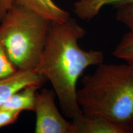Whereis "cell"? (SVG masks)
Returning a JSON list of instances; mask_svg holds the SVG:
<instances>
[{"mask_svg":"<svg viewBox=\"0 0 133 133\" xmlns=\"http://www.w3.org/2000/svg\"><path fill=\"white\" fill-rule=\"evenodd\" d=\"M86 34L76 19L63 22L50 21L46 44L34 71L52 84L65 115L72 119L83 114L77 101L76 83L88 67L104 61L102 51H85L78 44Z\"/></svg>","mask_w":133,"mask_h":133,"instance_id":"6da1fadb","label":"cell"},{"mask_svg":"<svg viewBox=\"0 0 133 133\" xmlns=\"http://www.w3.org/2000/svg\"><path fill=\"white\" fill-rule=\"evenodd\" d=\"M77 101L83 114H97L129 125L133 119V65H98L81 80Z\"/></svg>","mask_w":133,"mask_h":133,"instance_id":"7a4b0ae2","label":"cell"},{"mask_svg":"<svg viewBox=\"0 0 133 133\" xmlns=\"http://www.w3.org/2000/svg\"><path fill=\"white\" fill-rule=\"evenodd\" d=\"M50 21L13 5L0 23V44L18 70L34 71L40 61Z\"/></svg>","mask_w":133,"mask_h":133,"instance_id":"3957f363","label":"cell"},{"mask_svg":"<svg viewBox=\"0 0 133 133\" xmlns=\"http://www.w3.org/2000/svg\"><path fill=\"white\" fill-rule=\"evenodd\" d=\"M56 96L54 91L47 89L36 93V133H74L71 123L66 121L57 109Z\"/></svg>","mask_w":133,"mask_h":133,"instance_id":"277c9868","label":"cell"},{"mask_svg":"<svg viewBox=\"0 0 133 133\" xmlns=\"http://www.w3.org/2000/svg\"><path fill=\"white\" fill-rule=\"evenodd\" d=\"M74 133H131L129 125L97 114H84L72 119Z\"/></svg>","mask_w":133,"mask_h":133,"instance_id":"5b68a950","label":"cell"},{"mask_svg":"<svg viewBox=\"0 0 133 133\" xmlns=\"http://www.w3.org/2000/svg\"><path fill=\"white\" fill-rule=\"evenodd\" d=\"M48 79L34 71L18 70L14 75L0 79V107L11 94L30 84L41 86Z\"/></svg>","mask_w":133,"mask_h":133,"instance_id":"8992f818","label":"cell"},{"mask_svg":"<svg viewBox=\"0 0 133 133\" xmlns=\"http://www.w3.org/2000/svg\"><path fill=\"white\" fill-rule=\"evenodd\" d=\"M13 3L31 10L49 21L63 22L70 17L69 13L57 6L53 0H13Z\"/></svg>","mask_w":133,"mask_h":133,"instance_id":"52a82bcc","label":"cell"},{"mask_svg":"<svg viewBox=\"0 0 133 133\" xmlns=\"http://www.w3.org/2000/svg\"><path fill=\"white\" fill-rule=\"evenodd\" d=\"M40 86L30 84L11 94L1 105L0 109L17 112H34L37 91Z\"/></svg>","mask_w":133,"mask_h":133,"instance_id":"ba28073f","label":"cell"},{"mask_svg":"<svg viewBox=\"0 0 133 133\" xmlns=\"http://www.w3.org/2000/svg\"><path fill=\"white\" fill-rule=\"evenodd\" d=\"M132 3L133 0H76L74 11L81 19L91 20L107 6L117 8Z\"/></svg>","mask_w":133,"mask_h":133,"instance_id":"9c48e42d","label":"cell"},{"mask_svg":"<svg viewBox=\"0 0 133 133\" xmlns=\"http://www.w3.org/2000/svg\"><path fill=\"white\" fill-rule=\"evenodd\" d=\"M113 54L115 57L125 61L133 65V33L129 31L124 35L116 46Z\"/></svg>","mask_w":133,"mask_h":133,"instance_id":"30bf717a","label":"cell"},{"mask_svg":"<svg viewBox=\"0 0 133 133\" xmlns=\"http://www.w3.org/2000/svg\"><path fill=\"white\" fill-rule=\"evenodd\" d=\"M116 8V19L133 33V3Z\"/></svg>","mask_w":133,"mask_h":133,"instance_id":"8fae6325","label":"cell"},{"mask_svg":"<svg viewBox=\"0 0 133 133\" xmlns=\"http://www.w3.org/2000/svg\"><path fill=\"white\" fill-rule=\"evenodd\" d=\"M18 70L9 61L3 47L0 44V79L14 75Z\"/></svg>","mask_w":133,"mask_h":133,"instance_id":"7c38bea8","label":"cell"},{"mask_svg":"<svg viewBox=\"0 0 133 133\" xmlns=\"http://www.w3.org/2000/svg\"><path fill=\"white\" fill-rule=\"evenodd\" d=\"M21 113L0 109V128L15 123L19 118Z\"/></svg>","mask_w":133,"mask_h":133,"instance_id":"4fadbf2b","label":"cell"},{"mask_svg":"<svg viewBox=\"0 0 133 133\" xmlns=\"http://www.w3.org/2000/svg\"><path fill=\"white\" fill-rule=\"evenodd\" d=\"M13 5V0H0V23Z\"/></svg>","mask_w":133,"mask_h":133,"instance_id":"5bb4252c","label":"cell"},{"mask_svg":"<svg viewBox=\"0 0 133 133\" xmlns=\"http://www.w3.org/2000/svg\"><path fill=\"white\" fill-rule=\"evenodd\" d=\"M129 127H130V129H131V133L133 132V119H132V120H131V122L129 123Z\"/></svg>","mask_w":133,"mask_h":133,"instance_id":"9a60e30c","label":"cell"}]
</instances>
